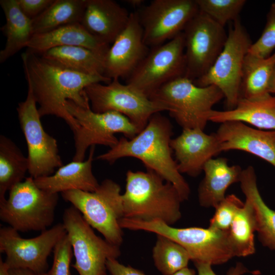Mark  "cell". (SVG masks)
Wrapping results in <instances>:
<instances>
[{
  "label": "cell",
  "instance_id": "obj_1",
  "mask_svg": "<svg viewBox=\"0 0 275 275\" xmlns=\"http://www.w3.org/2000/svg\"><path fill=\"white\" fill-rule=\"evenodd\" d=\"M26 80L41 117L56 116L67 123L74 132L78 128L75 119L66 109L71 100L84 107L90 106L85 88L95 82L108 84L112 79L103 75L78 73L45 59L29 49L21 54Z\"/></svg>",
  "mask_w": 275,
  "mask_h": 275
},
{
  "label": "cell",
  "instance_id": "obj_2",
  "mask_svg": "<svg viewBox=\"0 0 275 275\" xmlns=\"http://www.w3.org/2000/svg\"><path fill=\"white\" fill-rule=\"evenodd\" d=\"M173 134L170 120L160 113H157L134 138L128 139L121 137L116 146L96 159L110 164L123 157L139 159L147 169L154 171L172 183L184 201L188 199L190 189L172 155L170 142Z\"/></svg>",
  "mask_w": 275,
  "mask_h": 275
},
{
  "label": "cell",
  "instance_id": "obj_3",
  "mask_svg": "<svg viewBox=\"0 0 275 275\" xmlns=\"http://www.w3.org/2000/svg\"><path fill=\"white\" fill-rule=\"evenodd\" d=\"M122 199L125 218L146 222L159 220L172 226L182 216L183 201L177 189L151 170H128Z\"/></svg>",
  "mask_w": 275,
  "mask_h": 275
},
{
  "label": "cell",
  "instance_id": "obj_4",
  "mask_svg": "<svg viewBox=\"0 0 275 275\" xmlns=\"http://www.w3.org/2000/svg\"><path fill=\"white\" fill-rule=\"evenodd\" d=\"M119 223L122 229L154 233L170 239L187 251L193 262L221 265L235 257L227 231L210 227L178 228L159 220L146 222L125 217Z\"/></svg>",
  "mask_w": 275,
  "mask_h": 275
},
{
  "label": "cell",
  "instance_id": "obj_5",
  "mask_svg": "<svg viewBox=\"0 0 275 275\" xmlns=\"http://www.w3.org/2000/svg\"><path fill=\"white\" fill-rule=\"evenodd\" d=\"M224 97L216 86L199 87L182 76L164 84L149 98L164 104L183 129L204 130L207 114Z\"/></svg>",
  "mask_w": 275,
  "mask_h": 275
},
{
  "label": "cell",
  "instance_id": "obj_6",
  "mask_svg": "<svg viewBox=\"0 0 275 275\" xmlns=\"http://www.w3.org/2000/svg\"><path fill=\"white\" fill-rule=\"evenodd\" d=\"M58 200V194L39 187L33 177H26L0 203V218L18 232H42L53 222Z\"/></svg>",
  "mask_w": 275,
  "mask_h": 275
},
{
  "label": "cell",
  "instance_id": "obj_7",
  "mask_svg": "<svg viewBox=\"0 0 275 275\" xmlns=\"http://www.w3.org/2000/svg\"><path fill=\"white\" fill-rule=\"evenodd\" d=\"M121 187L109 179L104 180L94 191L71 190L61 193L82 214L87 222L104 239L120 246L123 232L119 222L124 217Z\"/></svg>",
  "mask_w": 275,
  "mask_h": 275
},
{
  "label": "cell",
  "instance_id": "obj_8",
  "mask_svg": "<svg viewBox=\"0 0 275 275\" xmlns=\"http://www.w3.org/2000/svg\"><path fill=\"white\" fill-rule=\"evenodd\" d=\"M230 26L224 47L208 72L194 80L201 87L214 85L222 92L227 110L234 108L240 98V88L245 56L252 44L239 17Z\"/></svg>",
  "mask_w": 275,
  "mask_h": 275
},
{
  "label": "cell",
  "instance_id": "obj_9",
  "mask_svg": "<svg viewBox=\"0 0 275 275\" xmlns=\"http://www.w3.org/2000/svg\"><path fill=\"white\" fill-rule=\"evenodd\" d=\"M65 107L76 120L77 129L73 132L75 153L73 160L84 161L87 150L96 145L114 147L119 140L115 134L121 133L131 139L139 131L124 115L116 112L96 113L91 107H81L67 100Z\"/></svg>",
  "mask_w": 275,
  "mask_h": 275
},
{
  "label": "cell",
  "instance_id": "obj_10",
  "mask_svg": "<svg viewBox=\"0 0 275 275\" xmlns=\"http://www.w3.org/2000/svg\"><path fill=\"white\" fill-rule=\"evenodd\" d=\"M91 104L96 113L116 112L126 117L139 131L147 125L155 113L167 111L162 103L152 100L139 90L128 84H122L113 79L105 85L95 82L85 89Z\"/></svg>",
  "mask_w": 275,
  "mask_h": 275
},
{
  "label": "cell",
  "instance_id": "obj_11",
  "mask_svg": "<svg viewBox=\"0 0 275 275\" xmlns=\"http://www.w3.org/2000/svg\"><path fill=\"white\" fill-rule=\"evenodd\" d=\"M63 224L70 239L79 275H107L106 262L121 255L120 246L97 236L72 205L65 209Z\"/></svg>",
  "mask_w": 275,
  "mask_h": 275
},
{
  "label": "cell",
  "instance_id": "obj_12",
  "mask_svg": "<svg viewBox=\"0 0 275 275\" xmlns=\"http://www.w3.org/2000/svg\"><path fill=\"white\" fill-rule=\"evenodd\" d=\"M186 69L183 32L153 47L132 73L127 84L149 98L164 84L184 76Z\"/></svg>",
  "mask_w": 275,
  "mask_h": 275
},
{
  "label": "cell",
  "instance_id": "obj_13",
  "mask_svg": "<svg viewBox=\"0 0 275 275\" xmlns=\"http://www.w3.org/2000/svg\"><path fill=\"white\" fill-rule=\"evenodd\" d=\"M186 69L184 76L194 81L211 68L227 38L224 27L201 11L183 31Z\"/></svg>",
  "mask_w": 275,
  "mask_h": 275
},
{
  "label": "cell",
  "instance_id": "obj_14",
  "mask_svg": "<svg viewBox=\"0 0 275 275\" xmlns=\"http://www.w3.org/2000/svg\"><path fill=\"white\" fill-rule=\"evenodd\" d=\"M17 112L28 150V172L34 179L50 176L63 166L57 140L44 130L37 102L28 88L24 101L18 104Z\"/></svg>",
  "mask_w": 275,
  "mask_h": 275
},
{
  "label": "cell",
  "instance_id": "obj_15",
  "mask_svg": "<svg viewBox=\"0 0 275 275\" xmlns=\"http://www.w3.org/2000/svg\"><path fill=\"white\" fill-rule=\"evenodd\" d=\"M66 234L63 223L42 231L37 236L24 238L11 227L0 229V252L11 269H26L45 273L48 267V257L57 242Z\"/></svg>",
  "mask_w": 275,
  "mask_h": 275
},
{
  "label": "cell",
  "instance_id": "obj_16",
  "mask_svg": "<svg viewBox=\"0 0 275 275\" xmlns=\"http://www.w3.org/2000/svg\"><path fill=\"white\" fill-rule=\"evenodd\" d=\"M195 0H153L136 11L148 47L161 45L183 32L199 12Z\"/></svg>",
  "mask_w": 275,
  "mask_h": 275
},
{
  "label": "cell",
  "instance_id": "obj_17",
  "mask_svg": "<svg viewBox=\"0 0 275 275\" xmlns=\"http://www.w3.org/2000/svg\"><path fill=\"white\" fill-rule=\"evenodd\" d=\"M149 50L143 40L138 13H130L125 28L113 42L104 58V76L111 79L127 78Z\"/></svg>",
  "mask_w": 275,
  "mask_h": 275
},
{
  "label": "cell",
  "instance_id": "obj_18",
  "mask_svg": "<svg viewBox=\"0 0 275 275\" xmlns=\"http://www.w3.org/2000/svg\"><path fill=\"white\" fill-rule=\"evenodd\" d=\"M199 128L184 129L170 142L179 172L196 177L206 163L221 152L215 133L206 134Z\"/></svg>",
  "mask_w": 275,
  "mask_h": 275
},
{
  "label": "cell",
  "instance_id": "obj_19",
  "mask_svg": "<svg viewBox=\"0 0 275 275\" xmlns=\"http://www.w3.org/2000/svg\"><path fill=\"white\" fill-rule=\"evenodd\" d=\"M221 152L243 151L263 159L275 167V130H263L240 121L221 123L215 133Z\"/></svg>",
  "mask_w": 275,
  "mask_h": 275
},
{
  "label": "cell",
  "instance_id": "obj_20",
  "mask_svg": "<svg viewBox=\"0 0 275 275\" xmlns=\"http://www.w3.org/2000/svg\"><path fill=\"white\" fill-rule=\"evenodd\" d=\"M130 13L112 0H87L81 24L107 44L113 43L125 28Z\"/></svg>",
  "mask_w": 275,
  "mask_h": 275
},
{
  "label": "cell",
  "instance_id": "obj_21",
  "mask_svg": "<svg viewBox=\"0 0 275 275\" xmlns=\"http://www.w3.org/2000/svg\"><path fill=\"white\" fill-rule=\"evenodd\" d=\"M63 46L84 47L104 60L110 47L109 44L90 34L80 23H75L34 35L27 48L35 53L41 54L51 48Z\"/></svg>",
  "mask_w": 275,
  "mask_h": 275
},
{
  "label": "cell",
  "instance_id": "obj_22",
  "mask_svg": "<svg viewBox=\"0 0 275 275\" xmlns=\"http://www.w3.org/2000/svg\"><path fill=\"white\" fill-rule=\"evenodd\" d=\"M95 147H90L87 160H73L60 167L53 174L34 179L36 184L39 187L53 193L71 190L94 191L100 184L92 172Z\"/></svg>",
  "mask_w": 275,
  "mask_h": 275
},
{
  "label": "cell",
  "instance_id": "obj_23",
  "mask_svg": "<svg viewBox=\"0 0 275 275\" xmlns=\"http://www.w3.org/2000/svg\"><path fill=\"white\" fill-rule=\"evenodd\" d=\"M242 169L238 165L229 166L224 157L211 158L205 164V175L198 188L200 205L215 208L226 197L227 189L239 182Z\"/></svg>",
  "mask_w": 275,
  "mask_h": 275
},
{
  "label": "cell",
  "instance_id": "obj_24",
  "mask_svg": "<svg viewBox=\"0 0 275 275\" xmlns=\"http://www.w3.org/2000/svg\"><path fill=\"white\" fill-rule=\"evenodd\" d=\"M208 121L222 123L240 121L259 129L275 130V97L268 94L260 98H240L235 107L224 111L211 110L207 115Z\"/></svg>",
  "mask_w": 275,
  "mask_h": 275
},
{
  "label": "cell",
  "instance_id": "obj_25",
  "mask_svg": "<svg viewBox=\"0 0 275 275\" xmlns=\"http://www.w3.org/2000/svg\"><path fill=\"white\" fill-rule=\"evenodd\" d=\"M239 182L245 199L253 206L259 241L263 246L275 251V210L269 208L262 199L253 166L242 170Z\"/></svg>",
  "mask_w": 275,
  "mask_h": 275
},
{
  "label": "cell",
  "instance_id": "obj_26",
  "mask_svg": "<svg viewBox=\"0 0 275 275\" xmlns=\"http://www.w3.org/2000/svg\"><path fill=\"white\" fill-rule=\"evenodd\" d=\"M5 24L1 28L6 38L4 48L0 51V63H3L27 46L34 35L33 20L20 10L17 0H1Z\"/></svg>",
  "mask_w": 275,
  "mask_h": 275
},
{
  "label": "cell",
  "instance_id": "obj_27",
  "mask_svg": "<svg viewBox=\"0 0 275 275\" xmlns=\"http://www.w3.org/2000/svg\"><path fill=\"white\" fill-rule=\"evenodd\" d=\"M40 54L54 64L78 73L104 76V59L84 47H56Z\"/></svg>",
  "mask_w": 275,
  "mask_h": 275
},
{
  "label": "cell",
  "instance_id": "obj_28",
  "mask_svg": "<svg viewBox=\"0 0 275 275\" xmlns=\"http://www.w3.org/2000/svg\"><path fill=\"white\" fill-rule=\"evenodd\" d=\"M274 66L275 52L266 59L248 52L244 60L240 98L253 99L269 94L268 85Z\"/></svg>",
  "mask_w": 275,
  "mask_h": 275
},
{
  "label": "cell",
  "instance_id": "obj_29",
  "mask_svg": "<svg viewBox=\"0 0 275 275\" xmlns=\"http://www.w3.org/2000/svg\"><path fill=\"white\" fill-rule=\"evenodd\" d=\"M29 170V161L10 139L0 136V203L6 199L5 194L23 181Z\"/></svg>",
  "mask_w": 275,
  "mask_h": 275
},
{
  "label": "cell",
  "instance_id": "obj_30",
  "mask_svg": "<svg viewBox=\"0 0 275 275\" xmlns=\"http://www.w3.org/2000/svg\"><path fill=\"white\" fill-rule=\"evenodd\" d=\"M87 0H54L40 15L33 19V34L46 33L59 27L80 23Z\"/></svg>",
  "mask_w": 275,
  "mask_h": 275
},
{
  "label": "cell",
  "instance_id": "obj_31",
  "mask_svg": "<svg viewBox=\"0 0 275 275\" xmlns=\"http://www.w3.org/2000/svg\"><path fill=\"white\" fill-rule=\"evenodd\" d=\"M256 223L253 206L245 199L227 231L229 242L235 257H245L256 252L255 232Z\"/></svg>",
  "mask_w": 275,
  "mask_h": 275
},
{
  "label": "cell",
  "instance_id": "obj_32",
  "mask_svg": "<svg viewBox=\"0 0 275 275\" xmlns=\"http://www.w3.org/2000/svg\"><path fill=\"white\" fill-rule=\"evenodd\" d=\"M152 250V258L156 268L162 275H174L187 267L191 260L187 251L178 243L160 235H156Z\"/></svg>",
  "mask_w": 275,
  "mask_h": 275
},
{
  "label": "cell",
  "instance_id": "obj_33",
  "mask_svg": "<svg viewBox=\"0 0 275 275\" xmlns=\"http://www.w3.org/2000/svg\"><path fill=\"white\" fill-rule=\"evenodd\" d=\"M199 11L225 27L234 21L245 4V0H195Z\"/></svg>",
  "mask_w": 275,
  "mask_h": 275
},
{
  "label": "cell",
  "instance_id": "obj_34",
  "mask_svg": "<svg viewBox=\"0 0 275 275\" xmlns=\"http://www.w3.org/2000/svg\"><path fill=\"white\" fill-rule=\"evenodd\" d=\"M244 204V202L234 194L226 196L215 208L209 227L222 231H228L238 211Z\"/></svg>",
  "mask_w": 275,
  "mask_h": 275
},
{
  "label": "cell",
  "instance_id": "obj_35",
  "mask_svg": "<svg viewBox=\"0 0 275 275\" xmlns=\"http://www.w3.org/2000/svg\"><path fill=\"white\" fill-rule=\"evenodd\" d=\"M266 23L260 38L251 45L249 53L266 59L275 48V3L271 5L267 14Z\"/></svg>",
  "mask_w": 275,
  "mask_h": 275
},
{
  "label": "cell",
  "instance_id": "obj_36",
  "mask_svg": "<svg viewBox=\"0 0 275 275\" xmlns=\"http://www.w3.org/2000/svg\"><path fill=\"white\" fill-rule=\"evenodd\" d=\"M53 253L52 265L45 275H71L70 267L73 253L67 234L57 242Z\"/></svg>",
  "mask_w": 275,
  "mask_h": 275
},
{
  "label": "cell",
  "instance_id": "obj_37",
  "mask_svg": "<svg viewBox=\"0 0 275 275\" xmlns=\"http://www.w3.org/2000/svg\"><path fill=\"white\" fill-rule=\"evenodd\" d=\"M17 1L21 11L32 20L43 13L54 1V0Z\"/></svg>",
  "mask_w": 275,
  "mask_h": 275
},
{
  "label": "cell",
  "instance_id": "obj_38",
  "mask_svg": "<svg viewBox=\"0 0 275 275\" xmlns=\"http://www.w3.org/2000/svg\"><path fill=\"white\" fill-rule=\"evenodd\" d=\"M194 263L198 275H217L213 270L211 264L202 262H194ZM249 272L253 273L242 263L238 262L228 270L227 275H243Z\"/></svg>",
  "mask_w": 275,
  "mask_h": 275
},
{
  "label": "cell",
  "instance_id": "obj_39",
  "mask_svg": "<svg viewBox=\"0 0 275 275\" xmlns=\"http://www.w3.org/2000/svg\"><path fill=\"white\" fill-rule=\"evenodd\" d=\"M106 268L111 275H145L137 269L119 263L116 259L107 260Z\"/></svg>",
  "mask_w": 275,
  "mask_h": 275
},
{
  "label": "cell",
  "instance_id": "obj_40",
  "mask_svg": "<svg viewBox=\"0 0 275 275\" xmlns=\"http://www.w3.org/2000/svg\"><path fill=\"white\" fill-rule=\"evenodd\" d=\"M11 275H45V273H37L26 269H11Z\"/></svg>",
  "mask_w": 275,
  "mask_h": 275
},
{
  "label": "cell",
  "instance_id": "obj_41",
  "mask_svg": "<svg viewBox=\"0 0 275 275\" xmlns=\"http://www.w3.org/2000/svg\"><path fill=\"white\" fill-rule=\"evenodd\" d=\"M268 92L270 93H275V66L271 74L268 85Z\"/></svg>",
  "mask_w": 275,
  "mask_h": 275
},
{
  "label": "cell",
  "instance_id": "obj_42",
  "mask_svg": "<svg viewBox=\"0 0 275 275\" xmlns=\"http://www.w3.org/2000/svg\"><path fill=\"white\" fill-rule=\"evenodd\" d=\"M10 268L5 261L0 258V275H11Z\"/></svg>",
  "mask_w": 275,
  "mask_h": 275
},
{
  "label": "cell",
  "instance_id": "obj_43",
  "mask_svg": "<svg viewBox=\"0 0 275 275\" xmlns=\"http://www.w3.org/2000/svg\"><path fill=\"white\" fill-rule=\"evenodd\" d=\"M174 275H196V274L194 269L187 267L178 271Z\"/></svg>",
  "mask_w": 275,
  "mask_h": 275
},
{
  "label": "cell",
  "instance_id": "obj_44",
  "mask_svg": "<svg viewBox=\"0 0 275 275\" xmlns=\"http://www.w3.org/2000/svg\"><path fill=\"white\" fill-rule=\"evenodd\" d=\"M125 1L133 8L141 7L142 5L144 2L143 0H126Z\"/></svg>",
  "mask_w": 275,
  "mask_h": 275
},
{
  "label": "cell",
  "instance_id": "obj_45",
  "mask_svg": "<svg viewBox=\"0 0 275 275\" xmlns=\"http://www.w3.org/2000/svg\"><path fill=\"white\" fill-rule=\"evenodd\" d=\"M274 201H275V197H274Z\"/></svg>",
  "mask_w": 275,
  "mask_h": 275
}]
</instances>
